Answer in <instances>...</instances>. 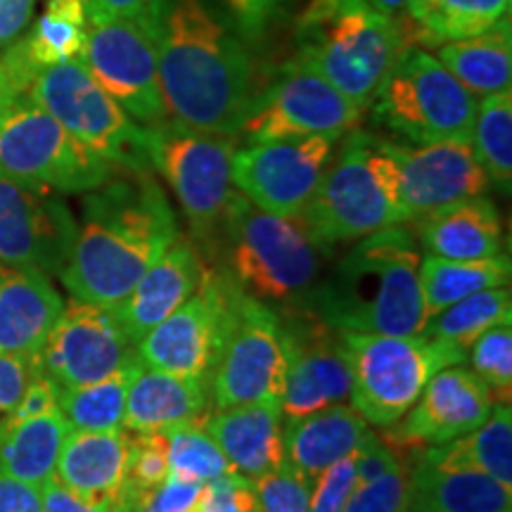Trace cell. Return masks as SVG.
Wrapping results in <instances>:
<instances>
[{"label":"cell","mask_w":512,"mask_h":512,"mask_svg":"<svg viewBox=\"0 0 512 512\" xmlns=\"http://www.w3.org/2000/svg\"><path fill=\"white\" fill-rule=\"evenodd\" d=\"M166 437H169V475L207 484L233 472L221 448L204 432L202 425L176 427L166 432Z\"/></svg>","instance_id":"74e56055"},{"label":"cell","mask_w":512,"mask_h":512,"mask_svg":"<svg viewBox=\"0 0 512 512\" xmlns=\"http://www.w3.org/2000/svg\"><path fill=\"white\" fill-rule=\"evenodd\" d=\"M510 278L512 266L508 254L470 261L425 254L420 259V287L427 320L470 294L491 287H508Z\"/></svg>","instance_id":"836d02e7"},{"label":"cell","mask_w":512,"mask_h":512,"mask_svg":"<svg viewBox=\"0 0 512 512\" xmlns=\"http://www.w3.org/2000/svg\"><path fill=\"white\" fill-rule=\"evenodd\" d=\"M366 3L373 5L375 10H380L382 15L394 17L396 12H401L408 5V0H366Z\"/></svg>","instance_id":"6f0895ef"},{"label":"cell","mask_w":512,"mask_h":512,"mask_svg":"<svg viewBox=\"0 0 512 512\" xmlns=\"http://www.w3.org/2000/svg\"><path fill=\"white\" fill-rule=\"evenodd\" d=\"M202 427L242 477L256 479L285 463L283 408L275 403L214 408Z\"/></svg>","instance_id":"cb8c5ba5"},{"label":"cell","mask_w":512,"mask_h":512,"mask_svg":"<svg viewBox=\"0 0 512 512\" xmlns=\"http://www.w3.org/2000/svg\"><path fill=\"white\" fill-rule=\"evenodd\" d=\"M415 223V240L425 254L463 261L503 254L501 214L486 195L451 202Z\"/></svg>","instance_id":"484cf974"},{"label":"cell","mask_w":512,"mask_h":512,"mask_svg":"<svg viewBox=\"0 0 512 512\" xmlns=\"http://www.w3.org/2000/svg\"><path fill=\"white\" fill-rule=\"evenodd\" d=\"M477 98L418 46H401L368 110L377 126L411 145L470 140Z\"/></svg>","instance_id":"52a82bcc"},{"label":"cell","mask_w":512,"mask_h":512,"mask_svg":"<svg viewBox=\"0 0 512 512\" xmlns=\"http://www.w3.org/2000/svg\"><path fill=\"white\" fill-rule=\"evenodd\" d=\"M472 150L491 188L510 195L512 188V91L494 93L477 102Z\"/></svg>","instance_id":"8d00e7d4"},{"label":"cell","mask_w":512,"mask_h":512,"mask_svg":"<svg viewBox=\"0 0 512 512\" xmlns=\"http://www.w3.org/2000/svg\"><path fill=\"white\" fill-rule=\"evenodd\" d=\"M195 512H259L254 482L238 472L211 479L202 486Z\"/></svg>","instance_id":"bcb514c9"},{"label":"cell","mask_w":512,"mask_h":512,"mask_svg":"<svg viewBox=\"0 0 512 512\" xmlns=\"http://www.w3.org/2000/svg\"><path fill=\"white\" fill-rule=\"evenodd\" d=\"M408 508H411V470L401 463L370 482H358L342 512H408Z\"/></svg>","instance_id":"b9f144b4"},{"label":"cell","mask_w":512,"mask_h":512,"mask_svg":"<svg viewBox=\"0 0 512 512\" xmlns=\"http://www.w3.org/2000/svg\"><path fill=\"white\" fill-rule=\"evenodd\" d=\"M356 484V453H351L311 479L309 512H342Z\"/></svg>","instance_id":"ee69618b"},{"label":"cell","mask_w":512,"mask_h":512,"mask_svg":"<svg viewBox=\"0 0 512 512\" xmlns=\"http://www.w3.org/2000/svg\"><path fill=\"white\" fill-rule=\"evenodd\" d=\"M230 283L259 302H292L311 292L320 249L302 216H278L235 195L221 228Z\"/></svg>","instance_id":"8992f818"},{"label":"cell","mask_w":512,"mask_h":512,"mask_svg":"<svg viewBox=\"0 0 512 512\" xmlns=\"http://www.w3.org/2000/svg\"><path fill=\"white\" fill-rule=\"evenodd\" d=\"M209 413L207 380H190L140 366L128 387L124 430L131 434L169 432L185 425H202Z\"/></svg>","instance_id":"d4e9b609"},{"label":"cell","mask_w":512,"mask_h":512,"mask_svg":"<svg viewBox=\"0 0 512 512\" xmlns=\"http://www.w3.org/2000/svg\"><path fill=\"white\" fill-rule=\"evenodd\" d=\"M38 69L41 67L29 57L24 38H19V41L5 48V55L0 57V112L12 100L29 93V86L38 74Z\"/></svg>","instance_id":"c3c4849f"},{"label":"cell","mask_w":512,"mask_h":512,"mask_svg":"<svg viewBox=\"0 0 512 512\" xmlns=\"http://www.w3.org/2000/svg\"><path fill=\"white\" fill-rule=\"evenodd\" d=\"M351 370V406L375 427H394L434 373L465 363L467 354L430 335L339 332Z\"/></svg>","instance_id":"ba28073f"},{"label":"cell","mask_w":512,"mask_h":512,"mask_svg":"<svg viewBox=\"0 0 512 512\" xmlns=\"http://www.w3.org/2000/svg\"><path fill=\"white\" fill-rule=\"evenodd\" d=\"M0 512H43L41 486L0 475Z\"/></svg>","instance_id":"f5cc1de1"},{"label":"cell","mask_w":512,"mask_h":512,"mask_svg":"<svg viewBox=\"0 0 512 512\" xmlns=\"http://www.w3.org/2000/svg\"><path fill=\"white\" fill-rule=\"evenodd\" d=\"M64 299L38 268L0 264V351L41 356Z\"/></svg>","instance_id":"603a6c76"},{"label":"cell","mask_w":512,"mask_h":512,"mask_svg":"<svg viewBox=\"0 0 512 512\" xmlns=\"http://www.w3.org/2000/svg\"><path fill=\"white\" fill-rule=\"evenodd\" d=\"M287 375L283 392V420L342 406L351 399V370L342 337L318 316L285 320Z\"/></svg>","instance_id":"ffe728a7"},{"label":"cell","mask_w":512,"mask_h":512,"mask_svg":"<svg viewBox=\"0 0 512 512\" xmlns=\"http://www.w3.org/2000/svg\"><path fill=\"white\" fill-rule=\"evenodd\" d=\"M202 486L204 484L200 482H188V479L169 475L147 496L145 508L150 512H195Z\"/></svg>","instance_id":"f907efd6"},{"label":"cell","mask_w":512,"mask_h":512,"mask_svg":"<svg viewBox=\"0 0 512 512\" xmlns=\"http://www.w3.org/2000/svg\"><path fill=\"white\" fill-rule=\"evenodd\" d=\"M128 463H131L128 432L69 430L57 458L55 479L79 496L117 501L126 491Z\"/></svg>","instance_id":"4316f807"},{"label":"cell","mask_w":512,"mask_h":512,"mask_svg":"<svg viewBox=\"0 0 512 512\" xmlns=\"http://www.w3.org/2000/svg\"><path fill=\"white\" fill-rule=\"evenodd\" d=\"M339 138L302 136L247 143L233 155V185L254 207L302 216Z\"/></svg>","instance_id":"2e32d148"},{"label":"cell","mask_w":512,"mask_h":512,"mask_svg":"<svg viewBox=\"0 0 512 512\" xmlns=\"http://www.w3.org/2000/svg\"><path fill=\"white\" fill-rule=\"evenodd\" d=\"M342 147L320 178L302 219L323 247L356 242L370 233L406 223L394 162L384 140L366 131L344 133Z\"/></svg>","instance_id":"5b68a950"},{"label":"cell","mask_w":512,"mask_h":512,"mask_svg":"<svg viewBox=\"0 0 512 512\" xmlns=\"http://www.w3.org/2000/svg\"><path fill=\"white\" fill-rule=\"evenodd\" d=\"M166 477H169V437H166V432L133 434L126 494L145 503L147 496Z\"/></svg>","instance_id":"60d3db41"},{"label":"cell","mask_w":512,"mask_h":512,"mask_svg":"<svg viewBox=\"0 0 512 512\" xmlns=\"http://www.w3.org/2000/svg\"><path fill=\"white\" fill-rule=\"evenodd\" d=\"M384 140L394 162L396 192L408 221L467 197L489 195V176L479 166L470 140L411 145Z\"/></svg>","instance_id":"ac0fdd59"},{"label":"cell","mask_w":512,"mask_h":512,"mask_svg":"<svg viewBox=\"0 0 512 512\" xmlns=\"http://www.w3.org/2000/svg\"><path fill=\"white\" fill-rule=\"evenodd\" d=\"M0 171L29 188L74 195L100 188L117 169L22 95L0 112Z\"/></svg>","instance_id":"30bf717a"},{"label":"cell","mask_w":512,"mask_h":512,"mask_svg":"<svg viewBox=\"0 0 512 512\" xmlns=\"http://www.w3.org/2000/svg\"><path fill=\"white\" fill-rule=\"evenodd\" d=\"M119 171V169H117ZM114 176L86 192L83 223L60 271L79 302L119 306L181 230L152 169Z\"/></svg>","instance_id":"6da1fadb"},{"label":"cell","mask_w":512,"mask_h":512,"mask_svg":"<svg viewBox=\"0 0 512 512\" xmlns=\"http://www.w3.org/2000/svg\"><path fill=\"white\" fill-rule=\"evenodd\" d=\"M498 323H512V292L508 287H491L446 306L427 320L422 335L444 339L467 354L472 342Z\"/></svg>","instance_id":"d590c367"},{"label":"cell","mask_w":512,"mask_h":512,"mask_svg":"<svg viewBox=\"0 0 512 512\" xmlns=\"http://www.w3.org/2000/svg\"><path fill=\"white\" fill-rule=\"evenodd\" d=\"M69 434L62 411L12 422L0 439V475L43 486L55 477V465Z\"/></svg>","instance_id":"d6a6232c"},{"label":"cell","mask_w":512,"mask_h":512,"mask_svg":"<svg viewBox=\"0 0 512 512\" xmlns=\"http://www.w3.org/2000/svg\"><path fill=\"white\" fill-rule=\"evenodd\" d=\"M145 150L150 166L174 190L195 238H219L233 204V136L197 131L174 119L145 126Z\"/></svg>","instance_id":"9c48e42d"},{"label":"cell","mask_w":512,"mask_h":512,"mask_svg":"<svg viewBox=\"0 0 512 512\" xmlns=\"http://www.w3.org/2000/svg\"><path fill=\"white\" fill-rule=\"evenodd\" d=\"M24 43H27L29 57L41 69L50 64L81 60L83 50H86V27L43 12Z\"/></svg>","instance_id":"ab89813d"},{"label":"cell","mask_w":512,"mask_h":512,"mask_svg":"<svg viewBox=\"0 0 512 512\" xmlns=\"http://www.w3.org/2000/svg\"><path fill=\"white\" fill-rule=\"evenodd\" d=\"M406 29L399 27L401 46L413 38L418 46L439 48L484 34L508 17L510 0H408Z\"/></svg>","instance_id":"f546056e"},{"label":"cell","mask_w":512,"mask_h":512,"mask_svg":"<svg viewBox=\"0 0 512 512\" xmlns=\"http://www.w3.org/2000/svg\"><path fill=\"white\" fill-rule=\"evenodd\" d=\"M368 430L366 418L347 403L283 420L285 460L313 479L325 467L356 453Z\"/></svg>","instance_id":"83f0119b"},{"label":"cell","mask_w":512,"mask_h":512,"mask_svg":"<svg viewBox=\"0 0 512 512\" xmlns=\"http://www.w3.org/2000/svg\"><path fill=\"white\" fill-rule=\"evenodd\" d=\"M242 36L259 41L280 17L290 10L292 0H223Z\"/></svg>","instance_id":"681fc988"},{"label":"cell","mask_w":512,"mask_h":512,"mask_svg":"<svg viewBox=\"0 0 512 512\" xmlns=\"http://www.w3.org/2000/svg\"><path fill=\"white\" fill-rule=\"evenodd\" d=\"M363 114L366 110L344 98L323 76L290 62L266 91L256 95L240 136L245 143L302 136L342 138L358 128Z\"/></svg>","instance_id":"9a60e30c"},{"label":"cell","mask_w":512,"mask_h":512,"mask_svg":"<svg viewBox=\"0 0 512 512\" xmlns=\"http://www.w3.org/2000/svg\"><path fill=\"white\" fill-rule=\"evenodd\" d=\"M98 3L121 17L140 19V22L150 24L155 29L162 24V15L166 10V0H98Z\"/></svg>","instance_id":"11a10c76"},{"label":"cell","mask_w":512,"mask_h":512,"mask_svg":"<svg viewBox=\"0 0 512 512\" xmlns=\"http://www.w3.org/2000/svg\"><path fill=\"white\" fill-rule=\"evenodd\" d=\"M140 358L117 373L81 387L60 389V411L69 422V430L81 432H117L124 430L126 396L138 368Z\"/></svg>","instance_id":"e575fe53"},{"label":"cell","mask_w":512,"mask_h":512,"mask_svg":"<svg viewBox=\"0 0 512 512\" xmlns=\"http://www.w3.org/2000/svg\"><path fill=\"white\" fill-rule=\"evenodd\" d=\"M159 29L86 0V50L81 62L140 126L169 119L157 72Z\"/></svg>","instance_id":"7c38bea8"},{"label":"cell","mask_w":512,"mask_h":512,"mask_svg":"<svg viewBox=\"0 0 512 512\" xmlns=\"http://www.w3.org/2000/svg\"><path fill=\"white\" fill-rule=\"evenodd\" d=\"M136 344L126 335L117 311L69 299L41 349V366L60 389L81 387L131 366Z\"/></svg>","instance_id":"e0dca14e"},{"label":"cell","mask_w":512,"mask_h":512,"mask_svg":"<svg viewBox=\"0 0 512 512\" xmlns=\"http://www.w3.org/2000/svg\"><path fill=\"white\" fill-rule=\"evenodd\" d=\"M159 88L169 119L238 138L259 91L245 43L202 0L166 3L157 34Z\"/></svg>","instance_id":"7a4b0ae2"},{"label":"cell","mask_w":512,"mask_h":512,"mask_svg":"<svg viewBox=\"0 0 512 512\" xmlns=\"http://www.w3.org/2000/svg\"><path fill=\"white\" fill-rule=\"evenodd\" d=\"M418 460L439 467H470L512 486V408L494 403L489 418L465 437L422 448Z\"/></svg>","instance_id":"1f68e13d"},{"label":"cell","mask_w":512,"mask_h":512,"mask_svg":"<svg viewBox=\"0 0 512 512\" xmlns=\"http://www.w3.org/2000/svg\"><path fill=\"white\" fill-rule=\"evenodd\" d=\"M437 60L451 72L472 95L510 91L512 86V27L505 17L484 34L451 41L439 46Z\"/></svg>","instance_id":"4dcf8cb0"},{"label":"cell","mask_w":512,"mask_h":512,"mask_svg":"<svg viewBox=\"0 0 512 512\" xmlns=\"http://www.w3.org/2000/svg\"><path fill=\"white\" fill-rule=\"evenodd\" d=\"M472 373L486 384L494 403L512 399V323H498L479 335L467 351Z\"/></svg>","instance_id":"f35d334b"},{"label":"cell","mask_w":512,"mask_h":512,"mask_svg":"<svg viewBox=\"0 0 512 512\" xmlns=\"http://www.w3.org/2000/svg\"><path fill=\"white\" fill-rule=\"evenodd\" d=\"M41 368V356H17L0 351V439L8 432L19 401Z\"/></svg>","instance_id":"f6af8a7d"},{"label":"cell","mask_w":512,"mask_h":512,"mask_svg":"<svg viewBox=\"0 0 512 512\" xmlns=\"http://www.w3.org/2000/svg\"><path fill=\"white\" fill-rule=\"evenodd\" d=\"M494 399L470 368L448 366L432 375L399 425V437L422 448L465 437L489 418Z\"/></svg>","instance_id":"44dd1931"},{"label":"cell","mask_w":512,"mask_h":512,"mask_svg":"<svg viewBox=\"0 0 512 512\" xmlns=\"http://www.w3.org/2000/svg\"><path fill=\"white\" fill-rule=\"evenodd\" d=\"M53 411H60V387H57V384L46 375V370L41 368L34 375V380L29 382L27 392H24L22 401H19L12 422L29 420L36 418V415H46Z\"/></svg>","instance_id":"816d5d0a"},{"label":"cell","mask_w":512,"mask_h":512,"mask_svg":"<svg viewBox=\"0 0 512 512\" xmlns=\"http://www.w3.org/2000/svg\"><path fill=\"white\" fill-rule=\"evenodd\" d=\"M420 259L415 233L403 223L370 233L311 292V313L337 332L422 335Z\"/></svg>","instance_id":"3957f363"},{"label":"cell","mask_w":512,"mask_h":512,"mask_svg":"<svg viewBox=\"0 0 512 512\" xmlns=\"http://www.w3.org/2000/svg\"><path fill=\"white\" fill-rule=\"evenodd\" d=\"M76 226L55 192L29 188L0 171V264L60 275Z\"/></svg>","instance_id":"d6986e66"},{"label":"cell","mask_w":512,"mask_h":512,"mask_svg":"<svg viewBox=\"0 0 512 512\" xmlns=\"http://www.w3.org/2000/svg\"><path fill=\"white\" fill-rule=\"evenodd\" d=\"M285 320L266 302L238 292L228 335L209 377L211 406L283 403L287 375Z\"/></svg>","instance_id":"4fadbf2b"},{"label":"cell","mask_w":512,"mask_h":512,"mask_svg":"<svg viewBox=\"0 0 512 512\" xmlns=\"http://www.w3.org/2000/svg\"><path fill=\"white\" fill-rule=\"evenodd\" d=\"M41 496L43 512H136L143 505L128 494H121L117 501L79 496L67 486H62L55 477L41 486Z\"/></svg>","instance_id":"7dc6e473"},{"label":"cell","mask_w":512,"mask_h":512,"mask_svg":"<svg viewBox=\"0 0 512 512\" xmlns=\"http://www.w3.org/2000/svg\"><path fill=\"white\" fill-rule=\"evenodd\" d=\"M27 95L114 169H152L145 150V126L128 117L81 60L38 69Z\"/></svg>","instance_id":"8fae6325"},{"label":"cell","mask_w":512,"mask_h":512,"mask_svg":"<svg viewBox=\"0 0 512 512\" xmlns=\"http://www.w3.org/2000/svg\"><path fill=\"white\" fill-rule=\"evenodd\" d=\"M34 0H0V48H8L19 41V34L27 29Z\"/></svg>","instance_id":"db71d44e"},{"label":"cell","mask_w":512,"mask_h":512,"mask_svg":"<svg viewBox=\"0 0 512 512\" xmlns=\"http://www.w3.org/2000/svg\"><path fill=\"white\" fill-rule=\"evenodd\" d=\"M238 287L207 268L200 290L138 339L140 363L150 370L207 380L233 320Z\"/></svg>","instance_id":"5bb4252c"},{"label":"cell","mask_w":512,"mask_h":512,"mask_svg":"<svg viewBox=\"0 0 512 512\" xmlns=\"http://www.w3.org/2000/svg\"><path fill=\"white\" fill-rule=\"evenodd\" d=\"M207 268L195 242L178 235L174 245L147 268L124 302L114 306L131 342L138 344L145 332L188 302L200 290Z\"/></svg>","instance_id":"7402d4cb"},{"label":"cell","mask_w":512,"mask_h":512,"mask_svg":"<svg viewBox=\"0 0 512 512\" xmlns=\"http://www.w3.org/2000/svg\"><path fill=\"white\" fill-rule=\"evenodd\" d=\"M297 60L368 110L401 48L396 19L366 0H311L297 19Z\"/></svg>","instance_id":"277c9868"},{"label":"cell","mask_w":512,"mask_h":512,"mask_svg":"<svg viewBox=\"0 0 512 512\" xmlns=\"http://www.w3.org/2000/svg\"><path fill=\"white\" fill-rule=\"evenodd\" d=\"M46 12L86 27V0H48Z\"/></svg>","instance_id":"9f6ffc18"},{"label":"cell","mask_w":512,"mask_h":512,"mask_svg":"<svg viewBox=\"0 0 512 512\" xmlns=\"http://www.w3.org/2000/svg\"><path fill=\"white\" fill-rule=\"evenodd\" d=\"M408 512H512V486L470 467L413 460Z\"/></svg>","instance_id":"f1b7e54d"},{"label":"cell","mask_w":512,"mask_h":512,"mask_svg":"<svg viewBox=\"0 0 512 512\" xmlns=\"http://www.w3.org/2000/svg\"><path fill=\"white\" fill-rule=\"evenodd\" d=\"M252 482L259 498V512H309L311 479L287 460Z\"/></svg>","instance_id":"7bdbcfd3"}]
</instances>
